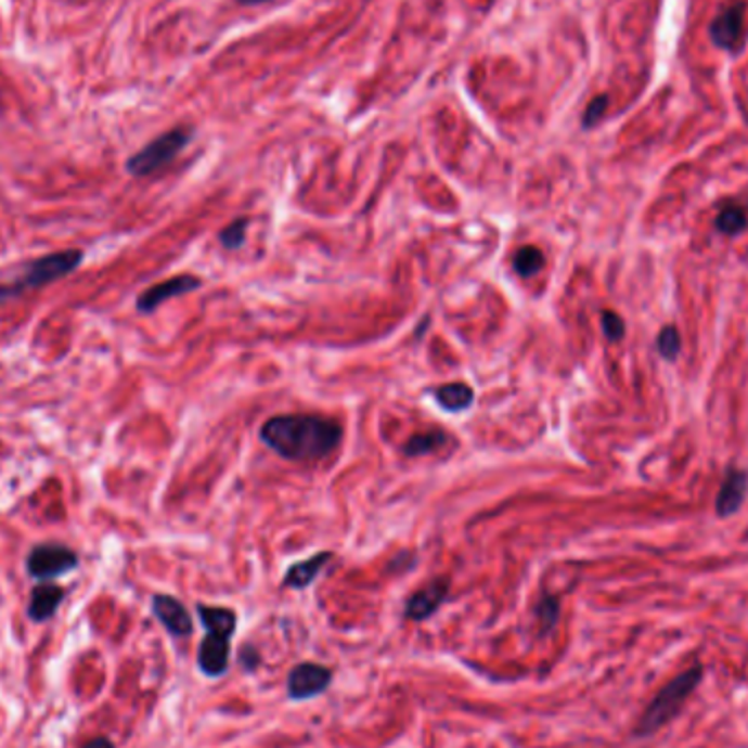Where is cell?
Instances as JSON below:
<instances>
[{
    "label": "cell",
    "mask_w": 748,
    "mask_h": 748,
    "mask_svg": "<svg viewBox=\"0 0 748 748\" xmlns=\"http://www.w3.org/2000/svg\"><path fill=\"white\" fill-rule=\"evenodd\" d=\"M331 685V670L318 663H300L292 670L287 692L294 700H307L322 694Z\"/></svg>",
    "instance_id": "9"
},
{
    "label": "cell",
    "mask_w": 748,
    "mask_h": 748,
    "mask_svg": "<svg viewBox=\"0 0 748 748\" xmlns=\"http://www.w3.org/2000/svg\"><path fill=\"white\" fill-rule=\"evenodd\" d=\"M81 263H83L81 249H62V253L44 255L40 259L29 261L27 266L21 268L18 279L0 285V305L73 274Z\"/></svg>",
    "instance_id": "3"
},
{
    "label": "cell",
    "mask_w": 748,
    "mask_h": 748,
    "mask_svg": "<svg viewBox=\"0 0 748 748\" xmlns=\"http://www.w3.org/2000/svg\"><path fill=\"white\" fill-rule=\"evenodd\" d=\"M64 595L66 591L57 584H51V582H42L38 584L34 591H31V597H29V617L36 621V623H42V621H49L60 604L64 602Z\"/></svg>",
    "instance_id": "13"
},
{
    "label": "cell",
    "mask_w": 748,
    "mask_h": 748,
    "mask_svg": "<svg viewBox=\"0 0 748 748\" xmlns=\"http://www.w3.org/2000/svg\"><path fill=\"white\" fill-rule=\"evenodd\" d=\"M449 591V582L447 580H434L427 586H423L421 591H416L408 604H405V615L414 621H423L427 617H431L440 604L444 602Z\"/></svg>",
    "instance_id": "12"
},
{
    "label": "cell",
    "mask_w": 748,
    "mask_h": 748,
    "mask_svg": "<svg viewBox=\"0 0 748 748\" xmlns=\"http://www.w3.org/2000/svg\"><path fill=\"white\" fill-rule=\"evenodd\" d=\"M715 228H718V232L728 234V236L744 232L748 228V212H746V208L735 204V202L724 204L720 208L718 217H715Z\"/></svg>",
    "instance_id": "16"
},
{
    "label": "cell",
    "mask_w": 748,
    "mask_h": 748,
    "mask_svg": "<svg viewBox=\"0 0 748 748\" xmlns=\"http://www.w3.org/2000/svg\"><path fill=\"white\" fill-rule=\"evenodd\" d=\"M702 674H705L702 666H692L685 672L676 674L666 687H661L659 694L642 713L635 726V735H653L661 726L672 722L683 709V705L687 702V698L694 694V689L700 685Z\"/></svg>",
    "instance_id": "4"
},
{
    "label": "cell",
    "mask_w": 748,
    "mask_h": 748,
    "mask_svg": "<svg viewBox=\"0 0 748 748\" xmlns=\"http://www.w3.org/2000/svg\"><path fill=\"white\" fill-rule=\"evenodd\" d=\"M447 442V434L440 431V429H434V431H427V434H416L414 438H410L403 447L405 455L410 457H418V455H427L436 449H440L442 444Z\"/></svg>",
    "instance_id": "18"
},
{
    "label": "cell",
    "mask_w": 748,
    "mask_h": 748,
    "mask_svg": "<svg viewBox=\"0 0 748 748\" xmlns=\"http://www.w3.org/2000/svg\"><path fill=\"white\" fill-rule=\"evenodd\" d=\"M438 405L447 412H464L473 405L475 395L466 384H447L434 392Z\"/></svg>",
    "instance_id": "15"
},
{
    "label": "cell",
    "mask_w": 748,
    "mask_h": 748,
    "mask_svg": "<svg viewBox=\"0 0 748 748\" xmlns=\"http://www.w3.org/2000/svg\"><path fill=\"white\" fill-rule=\"evenodd\" d=\"M236 3L243 5V8H259V5L272 3V0H236Z\"/></svg>",
    "instance_id": "25"
},
{
    "label": "cell",
    "mask_w": 748,
    "mask_h": 748,
    "mask_svg": "<svg viewBox=\"0 0 748 748\" xmlns=\"http://www.w3.org/2000/svg\"><path fill=\"white\" fill-rule=\"evenodd\" d=\"M197 615L206 629V637L197 653V663L206 676L217 679L228 670L230 640L236 629V615L230 608L206 604L197 606Z\"/></svg>",
    "instance_id": "2"
},
{
    "label": "cell",
    "mask_w": 748,
    "mask_h": 748,
    "mask_svg": "<svg viewBox=\"0 0 748 748\" xmlns=\"http://www.w3.org/2000/svg\"><path fill=\"white\" fill-rule=\"evenodd\" d=\"M77 565L79 556L62 543H40L31 547L27 556V571L40 582H51L53 578L77 569Z\"/></svg>",
    "instance_id": "6"
},
{
    "label": "cell",
    "mask_w": 748,
    "mask_h": 748,
    "mask_svg": "<svg viewBox=\"0 0 748 748\" xmlns=\"http://www.w3.org/2000/svg\"><path fill=\"white\" fill-rule=\"evenodd\" d=\"M331 558H333L331 552H320V554L311 556L309 560L294 563L289 567V571L285 573V586H289V589H307L320 576V571L324 569V565Z\"/></svg>",
    "instance_id": "14"
},
{
    "label": "cell",
    "mask_w": 748,
    "mask_h": 748,
    "mask_svg": "<svg viewBox=\"0 0 748 748\" xmlns=\"http://www.w3.org/2000/svg\"><path fill=\"white\" fill-rule=\"evenodd\" d=\"M202 287V281L193 274H182V276H173L165 283H158L154 287H150L147 292H143L137 300V309L141 313H152L156 311L163 302L171 300V298H178V296H184V294H191V292H197Z\"/></svg>",
    "instance_id": "8"
},
{
    "label": "cell",
    "mask_w": 748,
    "mask_h": 748,
    "mask_svg": "<svg viewBox=\"0 0 748 748\" xmlns=\"http://www.w3.org/2000/svg\"><path fill=\"white\" fill-rule=\"evenodd\" d=\"M608 109V94H597L591 99V103L586 105L584 114H582V128L584 130H591L595 128V125L602 120V116L606 114Z\"/></svg>",
    "instance_id": "22"
},
{
    "label": "cell",
    "mask_w": 748,
    "mask_h": 748,
    "mask_svg": "<svg viewBox=\"0 0 748 748\" xmlns=\"http://www.w3.org/2000/svg\"><path fill=\"white\" fill-rule=\"evenodd\" d=\"M537 615H539V621H541V633H547L556 627V621H558V615H560V604L556 597L552 595H545L539 606H537Z\"/></svg>",
    "instance_id": "20"
},
{
    "label": "cell",
    "mask_w": 748,
    "mask_h": 748,
    "mask_svg": "<svg viewBox=\"0 0 748 748\" xmlns=\"http://www.w3.org/2000/svg\"><path fill=\"white\" fill-rule=\"evenodd\" d=\"M152 608L173 637H189L193 633V619L180 599L171 595H156L152 599Z\"/></svg>",
    "instance_id": "11"
},
{
    "label": "cell",
    "mask_w": 748,
    "mask_h": 748,
    "mask_svg": "<svg viewBox=\"0 0 748 748\" xmlns=\"http://www.w3.org/2000/svg\"><path fill=\"white\" fill-rule=\"evenodd\" d=\"M83 748H114V744L107 737H94L88 744H83Z\"/></svg>",
    "instance_id": "24"
},
{
    "label": "cell",
    "mask_w": 748,
    "mask_h": 748,
    "mask_svg": "<svg viewBox=\"0 0 748 748\" xmlns=\"http://www.w3.org/2000/svg\"><path fill=\"white\" fill-rule=\"evenodd\" d=\"M746 494H748V473L744 468L731 466L726 470V475L720 483L718 496H715V513L722 519L735 515L741 508Z\"/></svg>",
    "instance_id": "10"
},
{
    "label": "cell",
    "mask_w": 748,
    "mask_h": 748,
    "mask_svg": "<svg viewBox=\"0 0 748 748\" xmlns=\"http://www.w3.org/2000/svg\"><path fill=\"white\" fill-rule=\"evenodd\" d=\"M261 440L292 462H318L341 442V427L313 414H281L261 427Z\"/></svg>",
    "instance_id": "1"
},
{
    "label": "cell",
    "mask_w": 748,
    "mask_h": 748,
    "mask_svg": "<svg viewBox=\"0 0 748 748\" xmlns=\"http://www.w3.org/2000/svg\"><path fill=\"white\" fill-rule=\"evenodd\" d=\"M657 352L666 359V361H674L681 352V335L676 331V326L668 324L659 331V337H657Z\"/></svg>",
    "instance_id": "19"
},
{
    "label": "cell",
    "mask_w": 748,
    "mask_h": 748,
    "mask_svg": "<svg viewBox=\"0 0 748 748\" xmlns=\"http://www.w3.org/2000/svg\"><path fill=\"white\" fill-rule=\"evenodd\" d=\"M191 141H193L191 128H173L160 134L158 139H154L152 143H147L141 152H137L128 160L125 167H128V173L134 178H147L160 171L163 167H167L169 163H173Z\"/></svg>",
    "instance_id": "5"
},
{
    "label": "cell",
    "mask_w": 748,
    "mask_h": 748,
    "mask_svg": "<svg viewBox=\"0 0 748 748\" xmlns=\"http://www.w3.org/2000/svg\"><path fill=\"white\" fill-rule=\"evenodd\" d=\"M744 16L746 3H741V0H733V3L724 5L709 25L711 42L722 51L737 53L744 44Z\"/></svg>",
    "instance_id": "7"
},
{
    "label": "cell",
    "mask_w": 748,
    "mask_h": 748,
    "mask_svg": "<svg viewBox=\"0 0 748 748\" xmlns=\"http://www.w3.org/2000/svg\"><path fill=\"white\" fill-rule=\"evenodd\" d=\"M513 266H515V272H517L519 276L530 279V276H534V274H539V272L543 270L545 257H543V253H541L539 247H534V245H524V247L517 249Z\"/></svg>",
    "instance_id": "17"
},
{
    "label": "cell",
    "mask_w": 748,
    "mask_h": 748,
    "mask_svg": "<svg viewBox=\"0 0 748 748\" xmlns=\"http://www.w3.org/2000/svg\"><path fill=\"white\" fill-rule=\"evenodd\" d=\"M249 225V219L247 217H241V219H234L230 225H225L221 232H219V241L223 247L228 249H236L243 245L245 241V228Z\"/></svg>",
    "instance_id": "21"
},
{
    "label": "cell",
    "mask_w": 748,
    "mask_h": 748,
    "mask_svg": "<svg viewBox=\"0 0 748 748\" xmlns=\"http://www.w3.org/2000/svg\"><path fill=\"white\" fill-rule=\"evenodd\" d=\"M602 331L608 341H621L627 335V324L615 313V311H604L602 313Z\"/></svg>",
    "instance_id": "23"
}]
</instances>
